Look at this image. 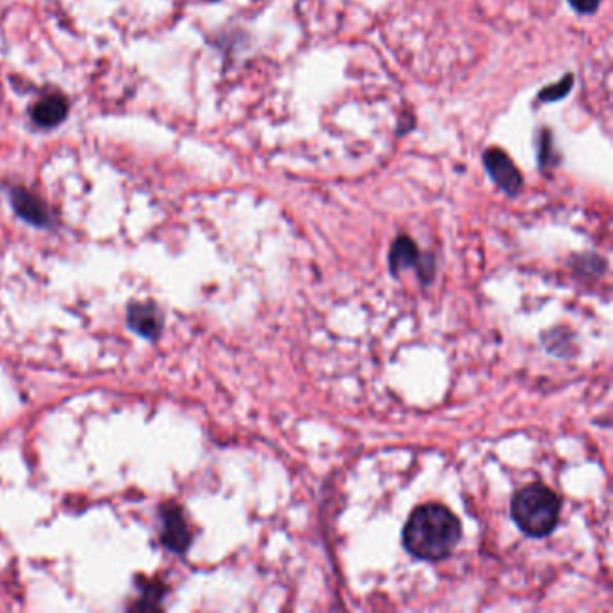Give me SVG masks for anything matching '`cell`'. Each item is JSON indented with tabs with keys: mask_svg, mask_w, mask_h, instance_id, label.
<instances>
[{
	"mask_svg": "<svg viewBox=\"0 0 613 613\" xmlns=\"http://www.w3.org/2000/svg\"><path fill=\"white\" fill-rule=\"evenodd\" d=\"M461 536V522L448 507L425 504L409 516L403 545L418 560L441 561L454 552Z\"/></svg>",
	"mask_w": 613,
	"mask_h": 613,
	"instance_id": "obj_1",
	"label": "cell"
},
{
	"mask_svg": "<svg viewBox=\"0 0 613 613\" xmlns=\"http://www.w3.org/2000/svg\"><path fill=\"white\" fill-rule=\"evenodd\" d=\"M561 500L545 484H529L518 489L511 500V516L522 533L545 538L560 522Z\"/></svg>",
	"mask_w": 613,
	"mask_h": 613,
	"instance_id": "obj_2",
	"label": "cell"
},
{
	"mask_svg": "<svg viewBox=\"0 0 613 613\" xmlns=\"http://www.w3.org/2000/svg\"><path fill=\"white\" fill-rule=\"evenodd\" d=\"M160 518H162L160 543L168 551L184 554L191 547L193 533L182 507L175 502H166L160 507Z\"/></svg>",
	"mask_w": 613,
	"mask_h": 613,
	"instance_id": "obj_3",
	"label": "cell"
},
{
	"mask_svg": "<svg viewBox=\"0 0 613 613\" xmlns=\"http://www.w3.org/2000/svg\"><path fill=\"white\" fill-rule=\"evenodd\" d=\"M389 265H391V272L394 276H400L401 272L410 270V268H418L419 277L425 283H430L436 274L434 258L432 256L423 258L418 245L407 236H401L392 243Z\"/></svg>",
	"mask_w": 613,
	"mask_h": 613,
	"instance_id": "obj_4",
	"label": "cell"
},
{
	"mask_svg": "<svg viewBox=\"0 0 613 613\" xmlns=\"http://www.w3.org/2000/svg\"><path fill=\"white\" fill-rule=\"evenodd\" d=\"M484 166L488 169L489 177L504 193L515 196L524 186V178L515 166V162L507 157L506 152L491 148L484 155Z\"/></svg>",
	"mask_w": 613,
	"mask_h": 613,
	"instance_id": "obj_5",
	"label": "cell"
},
{
	"mask_svg": "<svg viewBox=\"0 0 613 613\" xmlns=\"http://www.w3.org/2000/svg\"><path fill=\"white\" fill-rule=\"evenodd\" d=\"M128 328L148 340H159L164 329V315L155 303H132L126 313Z\"/></svg>",
	"mask_w": 613,
	"mask_h": 613,
	"instance_id": "obj_6",
	"label": "cell"
},
{
	"mask_svg": "<svg viewBox=\"0 0 613 613\" xmlns=\"http://www.w3.org/2000/svg\"><path fill=\"white\" fill-rule=\"evenodd\" d=\"M11 205L15 209V213L26 220L27 223L35 225V227H51L53 223V214L49 211V207L45 204L42 198H38L35 193L26 191L22 187H15L9 193Z\"/></svg>",
	"mask_w": 613,
	"mask_h": 613,
	"instance_id": "obj_7",
	"label": "cell"
},
{
	"mask_svg": "<svg viewBox=\"0 0 613 613\" xmlns=\"http://www.w3.org/2000/svg\"><path fill=\"white\" fill-rule=\"evenodd\" d=\"M67 114H69V101L60 94L47 96L42 101H38L31 110V117H33L35 125L40 126V128H54V126L60 125L65 121Z\"/></svg>",
	"mask_w": 613,
	"mask_h": 613,
	"instance_id": "obj_8",
	"label": "cell"
},
{
	"mask_svg": "<svg viewBox=\"0 0 613 613\" xmlns=\"http://www.w3.org/2000/svg\"><path fill=\"white\" fill-rule=\"evenodd\" d=\"M166 594V588L162 587V583H146L143 587V594L139 597V603L134 605L135 610H159L160 601Z\"/></svg>",
	"mask_w": 613,
	"mask_h": 613,
	"instance_id": "obj_9",
	"label": "cell"
},
{
	"mask_svg": "<svg viewBox=\"0 0 613 613\" xmlns=\"http://www.w3.org/2000/svg\"><path fill=\"white\" fill-rule=\"evenodd\" d=\"M572 81H574V78L567 74L558 85H551V87L543 90L542 94H540V99L542 101H558V99L565 98L569 94L570 89H572Z\"/></svg>",
	"mask_w": 613,
	"mask_h": 613,
	"instance_id": "obj_10",
	"label": "cell"
},
{
	"mask_svg": "<svg viewBox=\"0 0 613 613\" xmlns=\"http://www.w3.org/2000/svg\"><path fill=\"white\" fill-rule=\"evenodd\" d=\"M570 6L576 9L578 13H583V15H590V13H594L597 8H599V2L601 0H569Z\"/></svg>",
	"mask_w": 613,
	"mask_h": 613,
	"instance_id": "obj_11",
	"label": "cell"
}]
</instances>
